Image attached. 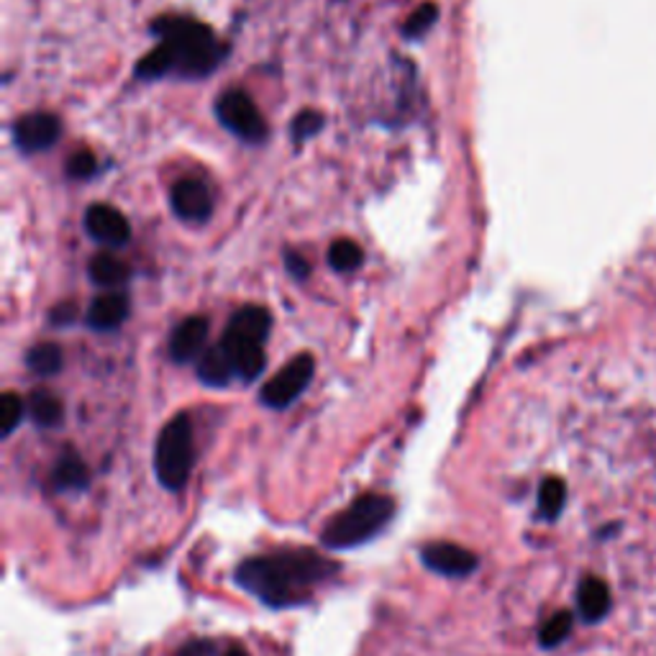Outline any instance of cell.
Instances as JSON below:
<instances>
[{
  "label": "cell",
  "mask_w": 656,
  "mask_h": 656,
  "mask_svg": "<svg viewBox=\"0 0 656 656\" xmlns=\"http://www.w3.org/2000/svg\"><path fill=\"white\" fill-rule=\"evenodd\" d=\"M575 629V616L569 610H559L554 613L552 618L546 620L544 626H541L539 631V644L544 648H556L564 641L569 639V633Z\"/></svg>",
  "instance_id": "obj_24"
},
{
  "label": "cell",
  "mask_w": 656,
  "mask_h": 656,
  "mask_svg": "<svg viewBox=\"0 0 656 656\" xmlns=\"http://www.w3.org/2000/svg\"><path fill=\"white\" fill-rule=\"evenodd\" d=\"M610 605L613 597L608 584L601 577H584L580 588H577V616L590 626L601 623V620L608 618Z\"/></svg>",
  "instance_id": "obj_12"
},
{
  "label": "cell",
  "mask_w": 656,
  "mask_h": 656,
  "mask_svg": "<svg viewBox=\"0 0 656 656\" xmlns=\"http://www.w3.org/2000/svg\"><path fill=\"white\" fill-rule=\"evenodd\" d=\"M567 505V485L559 477H546L539 488V516L556 520Z\"/></svg>",
  "instance_id": "obj_21"
},
{
  "label": "cell",
  "mask_w": 656,
  "mask_h": 656,
  "mask_svg": "<svg viewBox=\"0 0 656 656\" xmlns=\"http://www.w3.org/2000/svg\"><path fill=\"white\" fill-rule=\"evenodd\" d=\"M270 329H272L270 310H265L262 306H246L239 310L234 319H231L229 329H226V336L265 344V338L270 336Z\"/></svg>",
  "instance_id": "obj_14"
},
{
  "label": "cell",
  "mask_w": 656,
  "mask_h": 656,
  "mask_svg": "<svg viewBox=\"0 0 656 656\" xmlns=\"http://www.w3.org/2000/svg\"><path fill=\"white\" fill-rule=\"evenodd\" d=\"M285 267L291 270L293 278H298V280L308 278V274H310V265L300 257V254H295V252H285Z\"/></svg>",
  "instance_id": "obj_30"
},
{
  "label": "cell",
  "mask_w": 656,
  "mask_h": 656,
  "mask_svg": "<svg viewBox=\"0 0 656 656\" xmlns=\"http://www.w3.org/2000/svg\"><path fill=\"white\" fill-rule=\"evenodd\" d=\"M208 331H210L208 319H203V316H190V319H185L178 329H175L172 338H169V357L180 364L203 357V349H206V342H208Z\"/></svg>",
  "instance_id": "obj_11"
},
{
  "label": "cell",
  "mask_w": 656,
  "mask_h": 656,
  "mask_svg": "<svg viewBox=\"0 0 656 656\" xmlns=\"http://www.w3.org/2000/svg\"><path fill=\"white\" fill-rule=\"evenodd\" d=\"M362 262H364L362 246L351 242V239H338V242L331 244L329 265L334 267L336 272H355L357 267H362Z\"/></svg>",
  "instance_id": "obj_23"
},
{
  "label": "cell",
  "mask_w": 656,
  "mask_h": 656,
  "mask_svg": "<svg viewBox=\"0 0 656 656\" xmlns=\"http://www.w3.org/2000/svg\"><path fill=\"white\" fill-rule=\"evenodd\" d=\"M323 124L326 121H323V116L319 111H303L300 116L293 121V137L298 141L316 137V133L323 129Z\"/></svg>",
  "instance_id": "obj_27"
},
{
  "label": "cell",
  "mask_w": 656,
  "mask_h": 656,
  "mask_svg": "<svg viewBox=\"0 0 656 656\" xmlns=\"http://www.w3.org/2000/svg\"><path fill=\"white\" fill-rule=\"evenodd\" d=\"M395 516V500L383 492H364L349 507L336 513L334 518L323 526L321 541L323 546L342 552V549H355L366 544L370 539L383 531Z\"/></svg>",
  "instance_id": "obj_2"
},
{
  "label": "cell",
  "mask_w": 656,
  "mask_h": 656,
  "mask_svg": "<svg viewBox=\"0 0 656 656\" xmlns=\"http://www.w3.org/2000/svg\"><path fill=\"white\" fill-rule=\"evenodd\" d=\"M154 28L162 34V39L178 49L180 69H185L190 75H208L221 60V47H218L208 26H201L188 18L165 16L157 21Z\"/></svg>",
  "instance_id": "obj_4"
},
{
  "label": "cell",
  "mask_w": 656,
  "mask_h": 656,
  "mask_svg": "<svg viewBox=\"0 0 656 656\" xmlns=\"http://www.w3.org/2000/svg\"><path fill=\"white\" fill-rule=\"evenodd\" d=\"M226 656H249V654H246V652H242V648H236V646H234V648H229V654H226Z\"/></svg>",
  "instance_id": "obj_32"
},
{
  "label": "cell",
  "mask_w": 656,
  "mask_h": 656,
  "mask_svg": "<svg viewBox=\"0 0 656 656\" xmlns=\"http://www.w3.org/2000/svg\"><path fill=\"white\" fill-rule=\"evenodd\" d=\"M234 362H231L223 344H216V347L208 349L206 355L201 357V362H197V377H201V383L210 387H226L234 380Z\"/></svg>",
  "instance_id": "obj_17"
},
{
  "label": "cell",
  "mask_w": 656,
  "mask_h": 656,
  "mask_svg": "<svg viewBox=\"0 0 656 656\" xmlns=\"http://www.w3.org/2000/svg\"><path fill=\"white\" fill-rule=\"evenodd\" d=\"M421 562L436 575L443 577H470L479 567V559L470 549L439 541V544H426L421 549Z\"/></svg>",
  "instance_id": "obj_7"
},
{
  "label": "cell",
  "mask_w": 656,
  "mask_h": 656,
  "mask_svg": "<svg viewBox=\"0 0 656 656\" xmlns=\"http://www.w3.org/2000/svg\"><path fill=\"white\" fill-rule=\"evenodd\" d=\"M436 18H439V9H436L434 3L421 5V9L415 11L411 18H408V24H406V37L415 39V37H421V34H426L428 28L434 26V21H436Z\"/></svg>",
  "instance_id": "obj_26"
},
{
  "label": "cell",
  "mask_w": 656,
  "mask_h": 656,
  "mask_svg": "<svg viewBox=\"0 0 656 656\" xmlns=\"http://www.w3.org/2000/svg\"><path fill=\"white\" fill-rule=\"evenodd\" d=\"M26 364L34 375L52 377L62 370V351L56 344H37L34 349H28Z\"/></svg>",
  "instance_id": "obj_22"
},
{
  "label": "cell",
  "mask_w": 656,
  "mask_h": 656,
  "mask_svg": "<svg viewBox=\"0 0 656 656\" xmlns=\"http://www.w3.org/2000/svg\"><path fill=\"white\" fill-rule=\"evenodd\" d=\"M77 319V306L75 303H62L52 310V323L54 326H69Z\"/></svg>",
  "instance_id": "obj_29"
},
{
  "label": "cell",
  "mask_w": 656,
  "mask_h": 656,
  "mask_svg": "<svg viewBox=\"0 0 656 656\" xmlns=\"http://www.w3.org/2000/svg\"><path fill=\"white\" fill-rule=\"evenodd\" d=\"M313 372L316 359L310 355H298L262 387V403L267 408H274V411L293 406L306 393L310 380H313Z\"/></svg>",
  "instance_id": "obj_5"
},
{
  "label": "cell",
  "mask_w": 656,
  "mask_h": 656,
  "mask_svg": "<svg viewBox=\"0 0 656 656\" xmlns=\"http://www.w3.org/2000/svg\"><path fill=\"white\" fill-rule=\"evenodd\" d=\"M169 201H172L175 214H178L182 221H206L210 210H214V195H210L206 182L193 178L180 180L178 185L172 188Z\"/></svg>",
  "instance_id": "obj_10"
},
{
  "label": "cell",
  "mask_w": 656,
  "mask_h": 656,
  "mask_svg": "<svg viewBox=\"0 0 656 656\" xmlns=\"http://www.w3.org/2000/svg\"><path fill=\"white\" fill-rule=\"evenodd\" d=\"M210 652H214V646H210L208 641H193V644L182 648L178 656H210Z\"/></svg>",
  "instance_id": "obj_31"
},
{
  "label": "cell",
  "mask_w": 656,
  "mask_h": 656,
  "mask_svg": "<svg viewBox=\"0 0 656 656\" xmlns=\"http://www.w3.org/2000/svg\"><path fill=\"white\" fill-rule=\"evenodd\" d=\"M129 316V298L124 293H105L88 308V323L95 331L118 329Z\"/></svg>",
  "instance_id": "obj_15"
},
{
  "label": "cell",
  "mask_w": 656,
  "mask_h": 656,
  "mask_svg": "<svg viewBox=\"0 0 656 656\" xmlns=\"http://www.w3.org/2000/svg\"><path fill=\"white\" fill-rule=\"evenodd\" d=\"M28 415H31V421L37 423V426L54 428L60 426L62 415H65V406H62V400L56 398L54 393L37 390L28 398Z\"/></svg>",
  "instance_id": "obj_20"
},
{
  "label": "cell",
  "mask_w": 656,
  "mask_h": 656,
  "mask_svg": "<svg viewBox=\"0 0 656 656\" xmlns=\"http://www.w3.org/2000/svg\"><path fill=\"white\" fill-rule=\"evenodd\" d=\"M216 116L226 129L234 131L239 139L244 141H262L267 133L265 118L259 113L257 103L252 101V95H246L244 90H229L218 98L216 103Z\"/></svg>",
  "instance_id": "obj_6"
},
{
  "label": "cell",
  "mask_w": 656,
  "mask_h": 656,
  "mask_svg": "<svg viewBox=\"0 0 656 656\" xmlns=\"http://www.w3.org/2000/svg\"><path fill=\"white\" fill-rule=\"evenodd\" d=\"M223 347L229 351L231 362H234L236 375L246 380V383H252V380H257L262 375L265 370V349L262 344L257 342H246V338H234V336H226L223 334Z\"/></svg>",
  "instance_id": "obj_13"
},
{
  "label": "cell",
  "mask_w": 656,
  "mask_h": 656,
  "mask_svg": "<svg viewBox=\"0 0 656 656\" xmlns=\"http://www.w3.org/2000/svg\"><path fill=\"white\" fill-rule=\"evenodd\" d=\"M336 573L338 564L313 549H280L239 564L234 580L270 608H295L308 603L313 590Z\"/></svg>",
  "instance_id": "obj_1"
},
{
  "label": "cell",
  "mask_w": 656,
  "mask_h": 656,
  "mask_svg": "<svg viewBox=\"0 0 656 656\" xmlns=\"http://www.w3.org/2000/svg\"><path fill=\"white\" fill-rule=\"evenodd\" d=\"M95 169H98V162H95V157H93V154H90L88 150L75 152L73 157H69V162H67V175H69V178H73V180H88V178H93Z\"/></svg>",
  "instance_id": "obj_28"
},
{
  "label": "cell",
  "mask_w": 656,
  "mask_h": 656,
  "mask_svg": "<svg viewBox=\"0 0 656 656\" xmlns=\"http://www.w3.org/2000/svg\"><path fill=\"white\" fill-rule=\"evenodd\" d=\"M49 479H52V488L56 492H82L90 485V472L75 451H67L56 460Z\"/></svg>",
  "instance_id": "obj_16"
},
{
  "label": "cell",
  "mask_w": 656,
  "mask_h": 656,
  "mask_svg": "<svg viewBox=\"0 0 656 656\" xmlns=\"http://www.w3.org/2000/svg\"><path fill=\"white\" fill-rule=\"evenodd\" d=\"M88 272H90V280H93L95 285H101V287L124 285V282L129 280V274H131L129 265H126L124 259H118L116 254H111V252L95 254L93 262H90V267H88Z\"/></svg>",
  "instance_id": "obj_18"
},
{
  "label": "cell",
  "mask_w": 656,
  "mask_h": 656,
  "mask_svg": "<svg viewBox=\"0 0 656 656\" xmlns=\"http://www.w3.org/2000/svg\"><path fill=\"white\" fill-rule=\"evenodd\" d=\"M193 467H195L193 421H190L188 413H180L159 432L157 447H154V472H157L162 488L169 492H180L188 488Z\"/></svg>",
  "instance_id": "obj_3"
},
{
  "label": "cell",
  "mask_w": 656,
  "mask_h": 656,
  "mask_svg": "<svg viewBox=\"0 0 656 656\" xmlns=\"http://www.w3.org/2000/svg\"><path fill=\"white\" fill-rule=\"evenodd\" d=\"M85 229L88 234L101 242L105 246H124L129 244L131 239V226L126 221V216L118 208L105 206V203H98V206H90L88 214H85Z\"/></svg>",
  "instance_id": "obj_8"
},
{
  "label": "cell",
  "mask_w": 656,
  "mask_h": 656,
  "mask_svg": "<svg viewBox=\"0 0 656 656\" xmlns=\"http://www.w3.org/2000/svg\"><path fill=\"white\" fill-rule=\"evenodd\" d=\"M13 137H16L18 150H24L26 154L44 152L60 139V121L52 113H28L16 124Z\"/></svg>",
  "instance_id": "obj_9"
},
{
  "label": "cell",
  "mask_w": 656,
  "mask_h": 656,
  "mask_svg": "<svg viewBox=\"0 0 656 656\" xmlns=\"http://www.w3.org/2000/svg\"><path fill=\"white\" fill-rule=\"evenodd\" d=\"M21 419H24V400L16 393H5L0 398V432H3V436L16 432Z\"/></svg>",
  "instance_id": "obj_25"
},
{
  "label": "cell",
  "mask_w": 656,
  "mask_h": 656,
  "mask_svg": "<svg viewBox=\"0 0 656 656\" xmlns=\"http://www.w3.org/2000/svg\"><path fill=\"white\" fill-rule=\"evenodd\" d=\"M172 69H180L178 49L169 44V41L162 39V44L139 62L137 75L141 77V80H157V77H165L172 73Z\"/></svg>",
  "instance_id": "obj_19"
}]
</instances>
